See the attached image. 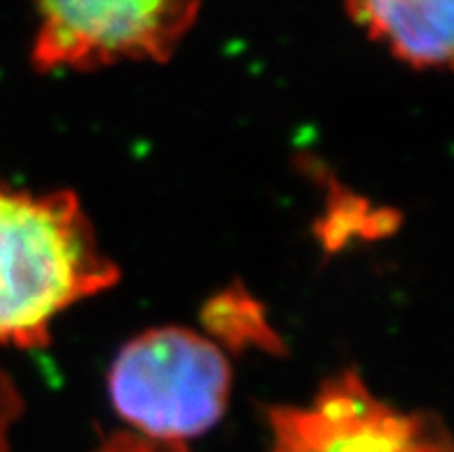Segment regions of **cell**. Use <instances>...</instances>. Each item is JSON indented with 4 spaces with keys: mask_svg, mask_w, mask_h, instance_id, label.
I'll return each instance as SVG.
<instances>
[{
    "mask_svg": "<svg viewBox=\"0 0 454 452\" xmlns=\"http://www.w3.org/2000/svg\"><path fill=\"white\" fill-rule=\"evenodd\" d=\"M98 452H187L184 443L160 441V439H148L144 434L127 430L122 434H114L98 448Z\"/></svg>",
    "mask_w": 454,
    "mask_h": 452,
    "instance_id": "52a82bcc",
    "label": "cell"
},
{
    "mask_svg": "<svg viewBox=\"0 0 454 452\" xmlns=\"http://www.w3.org/2000/svg\"><path fill=\"white\" fill-rule=\"evenodd\" d=\"M231 378L229 358L213 339L190 328L164 326L118 351L109 397L132 432L184 443L222 420Z\"/></svg>",
    "mask_w": 454,
    "mask_h": 452,
    "instance_id": "7a4b0ae2",
    "label": "cell"
},
{
    "mask_svg": "<svg viewBox=\"0 0 454 452\" xmlns=\"http://www.w3.org/2000/svg\"><path fill=\"white\" fill-rule=\"evenodd\" d=\"M33 63L99 69L164 63L196 23L201 0H35Z\"/></svg>",
    "mask_w": 454,
    "mask_h": 452,
    "instance_id": "3957f363",
    "label": "cell"
},
{
    "mask_svg": "<svg viewBox=\"0 0 454 452\" xmlns=\"http://www.w3.org/2000/svg\"><path fill=\"white\" fill-rule=\"evenodd\" d=\"M115 282L79 196L0 183V346H42L58 316Z\"/></svg>",
    "mask_w": 454,
    "mask_h": 452,
    "instance_id": "6da1fadb",
    "label": "cell"
},
{
    "mask_svg": "<svg viewBox=\"0 0 454 452\" xmlns=\"http://www.w3.org/2000/svg\"><path fill=\"white\" fill-rule=\"evenodd\" d=\"M207 323L229 344H261V339L268 335V326L261 319L259 305L245 298L242 293H226L215 300L207 307Z\"/></svg>",
    "mask_w": 454,
    "mask_h": 452,
    "instance_id": "8992f818",
    "label": "cell"
},
{
    "mask_svg": "<svg viewBox=\"0 0 454 452\" xmlns=\"http://www.w3.org/2000/svg\"><path fill=\"white\" fill-rule=\"evenodd\" d=\"M21 413V397L10 378L0 372V452H10V427Z\"/></svg>",
    "mask_w": 454,
    "mask_h": 452,
    "instance_id": "ba28073f",
    "label": "cell"
},
{
    "mask_svg": "<svg viewBox=\"0 0 454 452\" xmlns=\"http://www.w3.org/2000/svg\"><path fill=\"white\" fill-rule=\"evenodd\" d=\"M356 26L392 56L422 69H454V0H344Z\"/></svg>",
    "mask_w": 454,
    "mask_h": 452,
    "instance_id": "5b68a950",
    "label": "cell"
},
{
    "mask_svg": "<svg viewBox=\"0 0 454 452\" xmlns=\"http://www.w3.org/2000/svg\"><path fill=\"white\" fill-rule=\"evenodd\" d=\"M272 452H454L441 420L380 401L356 374L333 378L307 407L272 408Z\"/></svg>",
    "mask_w": 454,
    "mask_h": 452,
    "instance_id": "277c9868",
    "label": "cell"
}]
</instances>
